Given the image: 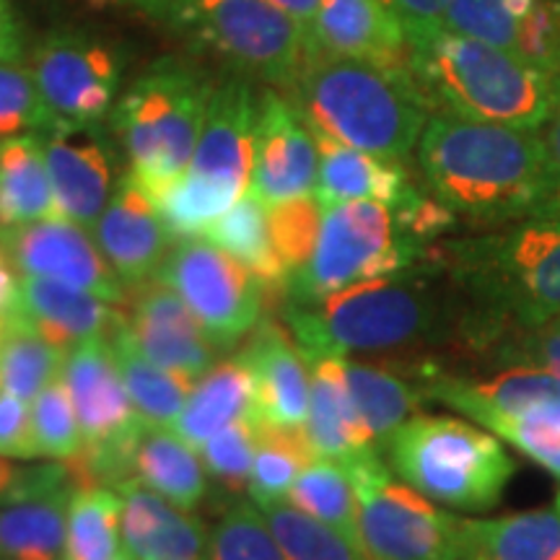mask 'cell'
<instances>
[{
    "instance_id": "6da1fadb",
    "label": "cell",
    "mask_w": 560,
    "mask_h": 560,
    "mask_svg": "<svg viewBox=\"0 0 560 560\" xmlns=\"http://www.w3.org/2000/svg\"><path fill=\"white\" fill-rule=\"evenodd\" d=\"M454 278L452 291L441 289L429 268L412 270L410 265L395 276L363 280L310 304L289 301L280 314L306 361L371 355L420 380L441 371L436 350L486 353L501 335L457 270Z\"/></svg>"
},
{
    "instance_id": "7a4b0ae2",
    "label": "cell",
    "mask_w": 560,
    "mask_h": 560,
    "mask_svg": "<svg viewBox=\"0 0 560 560\" xmlns=\"http://www.w3.org/2000/svg\"><path fill=\"white\" fill-rule=\"evenodd\" d=\"M433 200L482 226H506L552 200L540 130L436 112L418 140Z\"/></svg>"
},
{
    "instance_id": "3957f363",
    "label": "cell",
    "mask_w": 560,
    "mask_h": 560,
    "mask_svg": "<svg viewBox=\"0 0 560 560\" xmlns=\"http://www.w3.org/2000/svg\"><path fill=\"white\" fill-rule=\"evenodd\" d=\"M285 91L312 132L389 161L416 149L431 117L410 73L319 50H312Z\"/></svg>"
},
{
    "instance_id": "277c9868",
    "label": "cell",
    "mask_w": 560,
    "mask_h": 560,
    "mask_svg": "<svg viewBox=\"0 0 560 560\" xmlns=\"http://www.w3.org/2000/svg\"><path fill=\"white\" fill-rule=\"evenodd\" d=\"M410 75L441 112L520 130H540L556 96L552 75L450 30L412 45Z\"/></svg>"
},
{
    "instance_id": "5b68a950",
    "label": "cell",
    "mask_w": 560,
    "mask_h": 560,
    "mask_svg": "<svg viewBox=\"0 0 560 560\" xmlns=\"http://www.w3.org/2000/svg\"><path fill=\"white\" fill-rule=\"evenodd\" d=\"M452 268L503 332L560 317V200L482 240L454 244Z\"/></svg>"
},
{
    "instance_id": "8992f818",
    "label": "cell",
    "mask_w": 560,
    "mask_h": 560,
    "mask_svg": "<svg viewBox=\"0 0 560 560\" xmlns=\"http://www.w3.org/2000/svg\"><path fill=\"white\" fill-rule=\"evenodd\" d=\"M213 89L195 66L164 58L140 73L112 109L130 174L153 202L190 170Z\"/></svg>"
},
{
    "instance_id": "52a82bcc",
    "label": "cell",
    "mask_w": 560,
    "mask_h": 560,
    "mask_svg": "<svg viewBox=\"0 0 560 560\" xmlns=\"http://www.w3.org/2000/svg\"><path fill=\"white\" fill-rule=\"evenodd\" d=\"M387 467L420 495L457 511L499 506L516 462L493 433L467 420L418 412L382 446Z\"/></svg>"
},
{
    "instance_id": "ba28073f",
    "label": "cell",
    "mask_w": 560,
    "mask_h": 560,
    "mask_svg": "<svg viewBox=\"0 0 560 560\" xmlns=\"http://www.w3.org/2000/svg\"><path fill=\"white\" fill-rule=\"evenodd\" d=\"M240 79L289 89L312 55L310 32L268 0H172L164 19Z\"/></svg>"
},
{
    "instance_id": "9c48e42d",
    "label": "cell",
    "mask_w": 560,
    "mask_h": 560,
    "mask_svg": "<svg viewBox=\"0 0 560 560\" xmlns=\"http://www.w3.org/2000/svg\"><path fill=\"white\" fill-rule=\"evenodd\" d=\"M418 255L420 240L395 208L371 200L338 202L325 208L317 249L291 280L285 304H310L363 280L395 276Z\"/></svg>"
},
{
    "instance_id": "30bf717a",
    "label": "cell",
    "mask_w": 560,
    "mask_h": 560,
    "mask_svg": "<svg viewBox=\"0 0 560 560\" xmlns=\"http://www.w3.org/2000/svg\"><path fill=\"white\" fill-rule=\"evenodd\" d=\"M359 495V542L369 560H465L462 520L420 495L382 452L342 465Z\"/></svg>"
},
{
    "instance_id": "8fae6325",
    "label": "cell",
    "mask_w": 560,
    "mask_h": 560,
    "mask_svg": "<svg viewBox=\"0 0 560 560\" xmlns=\"http://www.w3.org/2000/svg\"><path fill=\"white\" fill-rule=\"evenodd\" d=\"M62 382L83 436V452L68 465L81 478V486L120 490L125 459L145 423L132 408L107 335L68 350Z\"/></svg>"
},
{
    "instance_id": "7c38bea8",
    "label": "cell",
    "mask_w": 560,
    "mask_h": 560,
    "mask_svg": "<svg viewBox=\"0 0 560 560\" xmlns=\"http://www.w3.org/2000/svg\"><path fill=\"white\" fill-rule=\"evenodd\" d=\"M156 278L179 293L215 350H234L268 314L257 278L208 240L174 242Z\"/></svg>"
},
{
    "instance_id": "4fadbf2b",
    "label": "cell",
    "mask_w": 560,
    "mask_h": 560,
    "mask_svg": "<svg viewBox=\"0 0 560 560\" xmlns=\"http://www.w3.org/2000/svg\"><path fill=\"white\" fill-rule=\"evenodd\" d=\"M42 100L66 122H102L120 89V60L107 42L81 30H55L32 50Z\"/></svg>"
},
{
    "instance_id": "5bb4252c",
    "label": "cell",
    "mask_w": 560,
    "mask_h": 560,
    "mask_svg": "<svg viewBox=\"0 0 560 560\" xmlns=\"http://www.w3.org/2000/svg\"><path fill=\"white\" fill-rule=\"evenodd\" d=\"M0 249L21 276L60 280L109 304L128 301V285L117 278L89 231L68 219H45L0 229Z\"/></svg>"
},
{
    "instance_id": "9a60e30c",
    "label": "cell",
    "mask_w": 560,
    "mask_h": 560,
    "mask_svg": "<svg viewBox=\"0 0 560 560\" xmlns=\"http://www.w3.org/2000/svg\"><path fill=\"white\" fill-rule=\"evenodd\" d=\"M39 138L58 215L94 231L115 192V149L100 122L60 120Z\"/></svg>"
},
{
    "instance_id": "2e32d148",
    "label": "cell",
    "mask_w": 560,
    "mask_h": 560,
    "mask_svg": "<svg viewBox=\"0 0 560 560\" xmlns=\"http://www.w3.org/2000/svg\"><path fill=\"white\" fill-rule=\"evenodd\" d=\"M125 304L128 312H122V319L132 342L156 366L198 382L219 361V350L200 322L164 280L151 278L132 285Z\"/></svg>"
},
{
    "instance_id": "e0dca14e",
    "label": "cell",
    "mask_w": 560,
    "mask_h": 560,
    "mask_svg": "<svg viewBox=\"0 0 560 560\" xmlns=\"http://www.w3.org/2000/svg\"><path fill=\"white\" fill-rule=\"evenodd\" d=\"M319 151L289 100L265 89L257 96L255 170L249 192L265 206L306 198L317 190Z\"/></svg>"
},
{
    "instance_id": "ac0fdd59",
    "label": "cell",
    "mask_w": 560,
    "mask_h": 560,
    "mask_svg": "<svg viewBox=\"0 0 560 560\" xmlns=\"http://www.w3.org/2000/svg\"><path fill=\"white\" fill-rule=\"evenodd\" d=\"M81 478L68 462H39L30 482L0 503V560H62L68 506Z\"/></svg>"
},
{
    "instance_id": "d6986e66",
    "label": "cell",
    "mask_w": 560,
    "mask_h": 560,
    "mask_svg": "<svg viewBox=\"0 0 560 560\" xmlns=\"http://www.w3.org/2000/svg\"><path fill=\"white\" fill-rule=\"evenodd\" d=\"M236 355L247 363L255 380L257 423L291 431L304 429L312 400V366L291 338L289 327L265 314Z\"/></svg>"
},
{
    "instance_id": "ffe728a7",
    "label": "cell",
    "mask_w": 560,
    "mask_h": 560,
    "mask_svg": "<svg viewBox=\"0 0 560 560\" xmlns=\"http://www.w3.org/2000/svg\"><path fill=\"white\" fill-rule=\"evenodd\" d=\"M425 400L441 402L446 408L472 418L490 431L501 420L516 418L535 405L560 400V384L542 369L529 363H509L488 376H467L454 371L416 380Z\"/></svg>"
},
{
    "instance_id": "44dd1931",
    "label": "cell",
    "mask_w": 560,
    "mask_h": 560,
    "mask_svg": "<svg viewBox=\"0 0 560 560\" xmlns=\"http://www.w3.org/2000/svg\"><path fill=\"white\" fill-rule=\"evenodd\" d=\"M255 122L257 96L249 81L236 75L215 83L198 149L187 172L244 195L255 170Z\"/></svg>"
},
{
    "instance_id": "7402d4cb",
    "label": "cell",
    "mask_w": 560,
    "mask_h": 560,
    "mask_svg": "<svg viewBox=\"0 0 560 560\" xmlns=\"http://www.w3.org/2000/svg\"><path fill=\"white\" fill-rule=\"evenodd\" d=\"M94 236L112 270L128 289L156 276L174 244L156 202L130 172L112 192Z\"/></svg>"
},
{
    "instance_id": "603a6c76",
    "label": "cell",
    "mask_w": 560,
    "mask_h": 560,
    "mask_svg": "<svg viewBox=\"0 0 560 560\" xmlns=\"http://www.w3.org/2000/svg\"><path fill=\"white\" fill-rule=\"evenodd\" d=\"M310 39L319 52L410 73L408 34L382 0H322Z\"/></svg>"
},
{
    "instance_id": "cb8c5ba5",
    "label": "cell",
    "mask_w": 560,
    "mask_h": 560,
    "mask_svg": "<svg viewBox=\"0 0 560 560\" xmlns=\"http://www.w3.org/2000/svg\"><path fill=\"white\" fill-rule=\"evenodd\" d=\"M117 312L109 301L73 289L60 280L21 276L19 304L11 319L24 322L52 346L70 350L81 342L104 338L115 325Z\"/></svg>"
},
{
    "instance_id": "d4e9b609",
    "label": "cell",
    "mask_w": 560,
    "mask_h": 560,
    "mask_svg": "<svg viewBox=\"0 0 560 560\" xmlns=\"http://www.w3.org/2000/svg\"><path fill=\"white\" fill-rule=\"evenodd\" d=\"M312 366V400L304 423V436L317 459H330L338 465L382 452L355 410L350 397L342 359L325 355L310 361Z\"/></svg>"
},
{
    "instance_id": "484cf974",
    "label": "cell",
    "mask_w": 560,
    "mask_h": 560,
    "mask_svg": "<svg viewBox=\"0 0 560 560\" xmlns=\"http://www.w3.org/2000/svg\"><path fill=\"white\" fill-rule=\"evenodd\" d=\"M122 548L132 560H206L208 529L190 511L140 486H125Z\"/></svg>"
},
{
    "instance_id": "4316f807",
    "label": "cell",
    "mask_w": 560,
    "mask_h": 560,
    "mask_svg": "<svg viewBox=\"0 0 560 560\" xmlns=\"http://www.w3.org/2000/svg\"><path fill=\"white\" fill-rule=\"evenodd\" d=\"M312 136L319 151V177L314 198L325 208L350 200H371L389 208H402L418 195L400 161L355 151L322 136V132H312Z\"/></svg>"
},
{
    "instance_id": "83f0119b",
    "label": "cell",
    "mask_w": 560,
    "mask_h": 560,
    "mask_svg": "<svg viewBox=\"0 0 560 560\" xmlns=\"http://www.w3.org/2000/svg\"><path fill=\"white\" fill-rule=\"evenodd\" d=\"M125 486H140L182 511L208 501V475L195 446L172 429L145 425L125 459Z\"/></svg>"
},
{
    "instance_id": "f1b7e54d",
    "label": "cell",
    "mask_w": 560,
    "mask_h": 560,
    "mask_svg": "<svg viewBox=\"0 0 560 560\" xmlns=\"http://www.w3.org/2000/svg\"><path fill=\"white\" fill-rule=\"evenodd\" d=\"M206 240L242 262L257 278L268 299V310L285 304L291 278L272 244L268 206L260 198L252 192L242 195L234 208L206 231Z\"/></svg>"
},
{
    "instance_id": "f546056e",
    "label": "cell",
    "mask_w": 560,
    "mask_h": 560,
    "mask_svg": "<svg viewBox=\"0 0 560 560\" xmlns=\"http://www.w3.org/2000/svg\"><path fill=\"white\" fill-rule=\"evenodd\" d=\"M465 560H560V493L548 509L462 520Z\"/></svg>"
},
{
    "instance_id": "4dcf8cb0",
    "label": "cell",
    "mask_w": 560,
    "mask_h": 560,
    "mask_svg": "<svg viewBox=\"0 0 560 560\" xmlns=\"http://www.w3.org/2000/svg\"><path fill=\"white\" fill-rule=\"evenodd\" d=\"M247 418H255V380L247 363L231 355L215 361L195 382L190 400L172 431L198 450L226 425Z\"/></svg>"
},
{
    "instance_id": "1f68e13d",
    "label": "cell",
    "mask_w": 560,
    "mask_h": 560,
    "mask_svg": "<svg viewBox=\"0 0 560 560\" xmlns=\"http://www.w3.org/2000/svg\"><path fill=\"white\" fill-rule=\"evenodd\" d=\"M342 374L355 410L380 450L392 433L418 416L420 405L425 402L420 384L387 363L342 359Z\"/></svg>"
},
{
    "instance_id": "d6a6232c",
    "label": "cell",
    "mask_w": 560,
    "mask_h": 560,
    "mask_svg": "<svg viewBox=\"0 0 560 560\" xmlns=\"http://www.w3.org/2000/svg\"><path fill=\"white\" fill-rule=\"evenodd\" d=\"M107 338L112 350H115L125 389H128L138 418L151 429H174L187 400H190L195 382L182 380V376L145 359L132 342L128 327H125L122 312H117Z\"/></svg>"
},
{
    "instance_id": "836d02e7",
    "label": "cell",
    "mask_w": 560,
    "mask_h": 560,
    "mask_svg": "<svg viewBox=\"0 0 560 560\" xmlns=\"http://www.w3.org/2000/svg\"><path fill=\"white\" fill-rule=\"evenodd\" d=\"M58 219L42 138L0 140V229Z\"/></svg>"
},
{
    "instance_id": "e575fe53",
    "label": "cell",
    "mask_w": 560,
    "mask_h": 560,
    "mask_svg": "<svg viewBox=\"0 0 560 560\" xmlns=\"http://www.w3.org/2000/svg\"><path fill=\"white\" fill-rule=\"evenodd\" d=\"M122 550V495L107 486H81L68 506L62 560H115Z\"/></svg>"
},
{
    "instance_id": "d590c367",
    "label": "cell",
    "mask_w": 560,
    "mask_h": 560,
    "mask_svg": "<svg viewBox=\"0 0 560 560\" xmlns=\"http://www.w3.org/2000/svg\"><path fill=\"white\" fill-rule=\"evenodd\" d=\"M66 353L24 322L9 319L0 340V392L32 402L42 389L60 380Z\"/></svg>"
},
{
    "instance_id": "8d00e7d4",
    "label": "cell",
    "mask_w": 560,
    "mask_h": 560,
    "mask_svg": "<svg viewBox=\"0 0 560 560\" xmlns=\"http://www.w3.org/2000/svg\"><path fill=\"white\" fill-rule=\"evenodd\" d=\"M291 506H296L312 520H317L327 527L338 529L350 542H359V495L350 480V472L338 462L314 459L299 480L293 482L289 499Z\"/></svg>"
},
{
    "instance_id": "74e56055",
    "label": "cell",
    "mask_w": 560,
    "mask_h": 560,
    "mask_svg": "<svg viewBox=\"0 0 560 560\" xmlns=\"http://www.w3.org/2000/svg\"><path fill=\"white\" fill-rule=\"evenodd\" d=\"M257 452V420H236L226 429L210 436L206 444L198 446L208 475V499L213 506L223 511L244 501L242 495L249 493L252 465Z\"/></svg>"
},
{
    "instance_id": "f35d334b",
    "label": "cell",
    "mask_w": 560,
    "mask_h": 560,
    "mask_svg": "<svg viewBox=\"0 0 560 560\" xmlns=\"http://www.w3.org/2000/svg\"><path fill=\"white\" fill-rule=\"evenodd\" d=\"M317 459L304 429H272L257 423V452L249 478V499L257 509L289 499L299 475Z\"/></svg>"
},
{
    "instance_id": "ab89813d",
    "label": "cell",
    "mask_w": 560,
    "mask_h": 560,
    "mask_svg": "<svg viewBox=\"0 0 560 560\" xmlns=\"http://www.w3.org/2000/svg\"><path fill=\"white\" fill-rule=\"evenodd\" d=\"M240 198L242 195L231 192L229 187H221L215 182L200 179L187 172L185 177L174 182L170 190L161 195L156 208L172 240L179 242L206 234L223 213L234 208V202Z\"/></svg>"
},
{
    "instance_id": "60d3db41",
    "label": "cell",
    "mask_w": 560,
    "mask_h": 560,
    "mask_svg": "<svg viewBox=\"0 0 560 560\" xmlns=\"http://www.w3.org/2000/svg\"><path fill=\"white\" fill-rule=\"evenodd\" d=\"M260 514L276 535L280 550L289 560H363V550L338 529L327 527L289 501L262 506Z\"/></svg>"
},
{
    "instance_id": "b9f144b4",
    "label": "cell",
    "mask_w": 560,
    "mask_h": 560,
    "mask_svg": "<svg viewBox=\"0 0 560 560\" xmlns=\"http://www.w3.org/2000/svg\"><path fill=\"white\" fill-rule=\"evenodd\" d=\"M537 0H450L446 30L516 55L520 32Z\"/></svg>"
},
{
    "instance_id": "7bdbcfd3",
    "label": "cell",
    "mask_w": 560,
    "mask_h": 560,
    "mask_svg": "<svg viewBox=\"0 0 560 560\" xmlns=\"http://www.w3.org/2000/svg\"><path fill=\"white\" fill-rule=\"evenodd\" d=\"M206 560H289L252 501H240L219 514L208 529Z\"/></svg>"
},
{
    "instance_id": "ee69618b",
    "label": "cell",
    "mask_w": 560,
    "mask_h": 560,
    "mask_svg": "<svg viewBox=\"0 0 560 560\" xmlns=\"http://www.w3.org/2000/svg\"><path fill=\"white\" fill-rule=\"evenodd\" d=\"M30 405L37 457L47 462H73L79 457L83 452L81 425L62 376L42 389Z\"/></svg>"
},
{
    "instance_id": "f6af8a7d",
    "label": "cell",
    "mask_w": 560,
    "mask_h": 560,
    "mask_svg": "<svg viewBox=\"0 0 560 560\" xmlns=\"http://www.w3.org/2000/svg\"><path fill=\"white\" fill-rule=\"evenodd\" d=\"M60 122L42 100L32 68L24 62H0V140L47 132Z\"/></svg>"
},
{
    "instance_id": "bcb514c9",
    "label": "cell",
    "mask_w": 560,
    "mask_h": 560,
    "mask_svg": "<svg viewBox=\"0 0 560 560\" xmlns=\"http://www.w3.org/2000/svg\"><path fill=\"white\" fill-rule=\"evenodd\" d=\"M268 219L272 244L293 280L310 265L314 249H317L325 206L314 195H306V198L285 200L268 208Z\"/></svg>"
},
{
    "instance_id": "7dc6e473",
    "label": "cell",
    "mask_w": 560,
    "mask_h": 560,
    "mask_svg": "<svg viewBox=\"0 0 560 560\" xmlns=\"http://www.w3.org/2000/svg\"><path fill=\"white\" fill-rule=\"evenodd\" d=\"M490 433L506 439L560 480V400L535 405L522 416L501 420Z\"/></svg>"
},
{
    "instance_id": "c3c4849f",
    "label": "cell",
    "mask_w": 560,
    "mask_h": 560,
    "mask_svg": "<svg viewBox=\"0 0 560 560\" xmlns=\"http://www.w3.org/2000/svg\"><path fill=\"white\" fill-rule=\"evenodd\" d=\"M495 359L503 366H509V363H529V366L542 369L545 374L560 384V317L537 327V330L522 332V338L503 346L495 353Z\"/></svg>"
},
{
    "instance_id": "681fc988",
    "label": "cell",
    "mask_w": 560,
    "mask_h": 560,
    "mask_svg": "<svg viewBox=\"0 0 560 560\" xmlns=\"http://www.w3.org/2000/svg\"><path fill=\"white\" fill-rule=\"evenodd\" d=\"M0 457L13 462L39 459L32 429V405L9 392H0Z\"/></svg>"
},
{
    "instance_id": "f907efd6",
    "label": "cell",
    "mask_w": 560,
    "mask_h": 560,
    "mask_svg": "<svg viewBox=\"0 0 560 560\" xmlns=\"http://www.w3.org/2000/svg\"><path fill=\"white\" fill-rule=\"evenodd\" d=\"M382 5L408 34L410 47L446 30L450 0H382Z\"/></svg>"
},
{
    "instance_id": "816d5d0a",
    "label": "cell",
    "mask_w": 560,
    "mask_h": 560,
    "mask_svg": "<svg viewBox=\"0 0 560 560\" xmlns=\"http://www.w3.org/2000/svg\"><path fill=\"white\" fill-rule=\"evenodd\" d=\"M540 138L548 156V172L552 179V200H560V75L556 79V96H552L550 117L540 128Z\"/></svg>"
},
{
    "instance_id": "f5cc1de1",
    "label": "cell",
    "mask_w": 560,
    "mask_h": 560,
    "mask_svg": "<svg viewBox=\"0 0 560 560\" xmlns=\"http://www.w3.org/2000/svg\"><path fill=\"white\" fill-rule=\"evenodd\" d=\"M24 26L11 0H0V62H19L24 58Z\"/></svg>"
},
{
    "instance_id": "db71d44e",
    "label": "cell",
    "mask_w": 560,
    "mask_h": 560,
    "mask_svg": "<svg viewBox=\"0 0 560 560\" xmlns=\"http://www.w3.org/2000/svg\"><path fill=\"white\" fill-rule=\"evenodd\" d=\"M16 268H13L5 252L0 249V319L9 322L16 312L19 304V289H21V276H16Z\"/></svg>"
},
{
    "instance_id": "11a10c76",
    "label": "cell",
    "mask_w": 560,
    "mask_h": 560,
    "mask_svg": "<svg viewBox=\"0 0 560 560\" xmlns=\"http://www.w3.org/2000/svg\"><path fill=\"white\" fill-rule=\"evenodd\" d=\"M32 472L34 465H19V462L0 457V503L11 499L13 493H19L30 482Z\"/></svg>"
},
{
    "instance_id": "9f6ffc18",
    "label": "cell",
    "mask_w": 560,
    "mask_h": 560,
    "mask_svg": "<svg viewBox=\"0 0 560 560\" xmlns=\"http://www.w3.org/2000/svg\"><path fill=\"white\" fill-rule=\"evenodd\" d=\"M268 3L278 5L280 11H285L293 21H299L306 32H310L314 16H317V9L322 0H268Z\"/></svg>"
},
{
    "instance_id": "6f0895ef",
    "label": "cell",
    "mask_w": 560,
    "mask_h": 560,
    "mask_svg": "<svg viewBox=\"0 0 560 560\" xmlns=\"http://www.w3.org/2000/svg\"><path fill=\"white\" fill-rule=\"evenodd\" d=\"M91 3H128V5H136V9L145 11L149 16H156V19H164L166 9H170L172 0H91Z\"/></svg>"
},
{
    "instance_id": "680465c9",
    "label": "cell",
    "mask_w": 560,
    "mask_h": 560,
    "mask_svg": "<svg viewBox=\"0 0 560 560\" xmlns=\"http://www.w3.org/2000/svg\"><path fill=\"white\" fill-rule=\"evenodd\" d=\"M115 560H132V558L128 556V550H125V548H122L120 552H117V558H115Z\"/></svg>"
},
{
    "instance_id": "91938a15",
    "label": "cell",
    "mask_w": 560,
    "mask_h": 560,
    "mask_svg": "<svg viewBox=\"0 0 560 560\" xmlns=\"http://www.w3.org/2000/svg\"><path fill=\"white\" fill-rule=\"evenodd\" d=\"M3 332H5V322L0 319V340H3Z\"/></svg>"
}]
</instances>
